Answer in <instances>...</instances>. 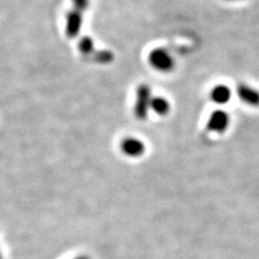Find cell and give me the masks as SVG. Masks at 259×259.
Returning <instances> with one entry per match:
<instances>
[{
  "instance_id": "obj_1",
  "label": "cell",
  "mask_w": 259,
  "mask_h": 259,
  "mask_svg": "<svg viewBox=\"0 0 259 259\" xmlns=\"http://www.w3.org/2000/svg\"><path fill=\"white\" fill-rule=\"evenodd\" d=\"M151 90L149 85L141 84L136 89V99L134 105V113L137 119L145 120L148 117L151 103Z\"/></svg>"
},
{
  "instance_id": "obj_2",
  "label": "cell",
  "mask_w": 259,
  "mask_h": 259,
  "mask_svg": "<svg viewBox=\"0 0 259 259\" xmlns=\"http://www.w3.org/2000/svg\"><path fill=\"white\" fill-rule=\"evenodd\" d=\"M148 61L151 66L159 71L167 72L174 68V60L164 49L158 48L152 50L148 56Z\"/></svg>"
},
{
  "instance_id": "obj_3",
  "label": "cell",
  "mask_w": 259,
  "mask_h": 259,
  "mask_svg": "<svg viewBox=\"0 0 259 259\" xmlns=\"http://www.w3.org/2000/svg\"><path fill=\"white\" fill-rule=\"evenodd\" d=\"M230 118L229 115L224 110H215L212 112V115L209 116L206 127L208 131L215 132V133H224L226 132L227 127L229 126Z\"/></svg>"
},
{
  "instance_id": "obj_4",
  "label": "cell",
  "mask_w": 259,
  "mask_h": 259,
  "mask_svg": "<svg viewBox=\"0 0 259 259\" xmlns=\"http://www.w3.org/2000/svg\"><path fill=\"white\" fill-rule=\"evenodd\" d=\"M82 13L76 9L70 10L66 15V27H65L66 36L70 39L76 38L82 28Z\"/></svg>"
},
{
  "instance_id": "obj_5",
  "label": "cell",
  "mask_w": 259,
  "mask_h": 259,
  "mask_svg": "<svg viewBox=\"0 0 259 259\" xmlns=\"http://www.w3.org/2000/svg\"><path fill=\"white\" fill-rule=\"evenodd\" d=\"M121 149L127 157L137 158L141 157L145 152V145L142 141L134 139V137H126L121 143Z\"/></svg>"
},
{
  "instance_id": "obj_6",
  "label": "cell",
  "mask_w": 259,
  "mask_h": 259,
  "mask_svg": "<svg viewBox=\"0 0 259 259\" xmlns=\"http://www.w3.org/2000/svg\"><path fill=\"white\" fill-rule=\"evenodd\" d=\"M237 92L239 99L246 105H249L252 107L259 106V92L252 87L247 84H239Z\"/></svg>"
},
{
  "instance_id": "obj_7",
  "label": "cell",
  "mask_w": 259,
  "mask_h": 259,
  "mask_svg": "<svg viewBox=\"0 0 259 259\" xmlns=\"http://www.w3.org/2000/svg\"><path fill=\"white\" fill-rule=\"evenodd\" d=\"M231 97V91L228 87H226L224 84L216 85L212 92H210V99L218 105H224L226 103H228Z\"/></svg>"
},
{
  "instance_id": "obj_8",
  "label": "cell",
  "mask_w": 259,
  "mask_h": 259,
  "mask_svg": "<svg viewBox=\"0 0 259 259\" xmlns=\"http://www.w3.org/2000/svg\"><path fill=\"white\" fill-rule=\"evenodd\" d=\"M150 109L155 111L159 116H166L171 106H169V103L163 99V97H152L151 103H150Z\"/></svg>"
},
{
  "instance_id": "obj_9",
  "label": "cell",
  "mask_w": 259,
  "mask_h": 259,
  "mask_svg": "<svg viewBox=\"0 0 259 259\" xmlns=\"http://www.w3.org/2000/svg\"><path fill=\"white\" fill-rule=\"evenodd\" d=\"M78 48L81 54H83L84 56H91L95 51L94 41L91 37H88V36H84L80 39Z\"/></svg>"
},
{
  "instance_id": "obj_10",
  "label": "cell",
  "mask_w": 259,
  "mask_h": 259,
  "mask_svg": "<svg viewBox=\"0 0 259 259\" xmlns=\"http://www.w3.org/2000/svg\"><path fill=\"white\" fill-rule=\"evenodd\" d=\"M94 62L99 64H109L113 61V54L110 51L107 50H100L94 51V53L91 55Z\"/></svg>"
},
{
  "instance_id": "obj_11",
  "label": "cell",
  "mask_w": 259,
  "mask_h": 259,
  "mask_svg": "<svg viewBox=\"0 0 259 259\" xmlns=\"http://www.w3.org/2000/svg\"><path fill=\"white\" fill-rule=\"evenodd\" d=\"M72 5H74V9L82 13L89 9L90 0H72Z\"/></svg>"
},
{
  "instance_id": "obj_12",
  "label": "cell",
  "mask_w": 259,
  "mask_h": 259,
  "mask_svg": "<svg viewBox=\"0 0 259 259\" xmlns=\"http://www.w3.org/2000/svg\"><path fill=\"white\" fill-rule=\"evenodd\" d=\"M75 259H90V258H88V257H85V256H80V257H77V258H75Z\"/></svg>"
},
{
  "instance_id": "obj_13",
  "label": "cell",
  "mask_w": 259,
  "mask_h": 259,
  "mask_svg": "<svg viewBox=\"0 0 259 259\" xmlns=\"http://www.w3.org/2000/svg\"><path fill=\"white\" fill-rule=\"evenodd\" d=\"M0 259H3V256H2V252H0Z\"/></svg>"
},
{
  "instance_id": "obj_14",
  "label": "cell",
  "mask_w": 259,
  "mask_h": 259,
  "mask_svg": "<svg viewBox=\"0 0 259 259\" xmlns=\"http://www.w3.org/2000/svg\"><path fill=\"white\" fill-rule=\"evenodd\" d=\"M228 2H233V0H228Z\"/></svg>"
}]
</instances>
